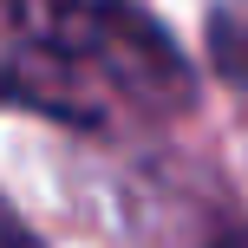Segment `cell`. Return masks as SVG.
I'll list each match as a JSON object with an SVG mask.
<instances>
[{
	"instance_id": "1",
	"label": "cell",
	"mask_w": 248,
	"mask_h": 248,
	"mask_svg": "<svg viewBox=\"0 0 248 248\" xmlns=\"http://www.w3.org/2000/svg\"><path fill=\"white\" fill-rule=\"evenodd\" d=\"M0 92L59 118H105V98L176 111L189 98V65L163 26L124 0H39L26 7V59L0 72Z\"/></svg>"
},
{
	"instance_id": "2",
	"label": "cell",
	"mask_w": 248,
	"mask_h": 248,
	"mask_svg": "<svg viewBox=\"0 0 248 248\" xmlns=\"http://www.w3.org/2000/svg\"><path fill=\"white\" fill-rule=\"evenodd\" d=\"M209 46H216V65H222L229 78H248V0H222V7H216Z\"/></svg>"
},
{
	"instance_id": "3",
	"label": "cell",
	"mask_w": 248,
	"mask_h": 248,
	"mask_svg": "<svg viewBox=\"0 0 248 248\" xmlns=\"http://www.w3.org/2000/svg\"><path fill=\"white\" fill-rule=\"evenodd\" d=\"M0 248H39V242H33V229L13 216V202H7V196H0Z\"/></svg>"
},
{
	"instance_id": "4",
	"label": "cell",
	"mask_w": 248,
	"mask_h": 248,
	"mask_svg": "<svg viewBox=\"0 0 248 248\" xmlns=\"http://www.w3.org/2000/svg\"><path fill=\"white\" fill-rule=\"evenodd\" d=\"M216 248H248V235H229V242H216Z\"/></svg>"
}]
</instances>
